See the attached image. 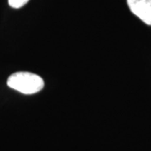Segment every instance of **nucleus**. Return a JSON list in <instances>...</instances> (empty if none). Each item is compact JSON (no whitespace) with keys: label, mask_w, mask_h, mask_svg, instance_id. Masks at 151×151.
Segmentation results:
<instances>
[{"label":"nucleus","mask_w":151,"mask_h":151,"mask_svg":"<svg viewBox=\"0 0 151 151\" xmlns=\"http://www.w3.org/2000/svg\"><path fill=\"white\" fill-rule=\"evenodd\" d=\"M131 12L148 25H151V0H127Z\"/></svg>","instance_id":"obj_2"},{"label":"nucleus","mask_w":151,"mask_h":151,"mask_svg":"<svg viewBox=\"0 0 151 151\" xmlns=\"http://www.w3.org/2000/svg\"><path fill=\"white\" fill-rule=\"evenodd\" d=\"M29 0H9V4L14 9H20L24 6Z\"/></svg>","instance_id":"obj_3"},{"label":"nucleus","mask_w":151,"mask_h":151,"mask_svg":"<svg viewBox=\"0 0 151 151\" xmlns=\"http://www.w3.org/2000/svg\"><path fill=\"white\" fill-rule=\"evenodd\" d=\"M7 85L23 94H34L40 92L45 86L40 76L27 71H19L8 78Z\"/></svg>","instance_id":"obj_1"}]
</instances>
